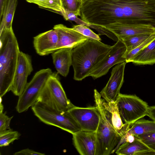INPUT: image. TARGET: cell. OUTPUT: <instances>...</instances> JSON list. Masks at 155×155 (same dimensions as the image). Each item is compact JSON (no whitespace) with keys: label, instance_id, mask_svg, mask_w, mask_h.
Instances as JSON below:
<instances>
[{"label":"cell","instance_id":"obj_26","mask_svg":"<svg viewBox=\"0 0 155 155\" xmlns=\"http://www.w3.org/2000/svg\"><path fill=\"white\" fill-rule=\"evenodd\" d=\"M63 8L74 13L78 16L81 15L82 3L79 0H61Z\"/></svg>","mask_w":155,"mask_h":155},{"label":"cell","instance_id":"obj_33","mask_svg":"<svg viewBox=\"0 0 155 155\" xmlns=\"http://www.w3.org/2000/svg\"><path fill=\"white\" fill-rule=\"evenodd\" d=\"M147 116L155 122V106L149 107Z\"/></svg>","mask_w":155,"mask_h":155},{"label":"cell","instance_id":"obj_20","mask_svg":"<svg viewBox=\"0 0 155 155\" xmlns=\"http://www.w3.org/2000/svg\"><path fill=\"white\" fill-rule=\"evenodd\" d=\"M149 150L150 149L135 137L133 141L124 142L121 144L115 153L118 155H138L140 153Z\"/></svg>","mask_w":155,"mask_h":155},{"label":"cell","instance_id":"obj_12","mask_svg":"<svg viewBox=\"0 0 155 155\" xmlns=\"http://www.w3.org/2000/svg\"><path fill=\"white\" fill-rule=\"evenodd\" d=\"M126 62L117 64L112 69L110 78L107 84L100 93L103 99L107 102H115L120 93L124 82V71Z\"/></svg>","mask_w":155,"mask_h":155},{"label":"cell","instance_id":"obj_27","mask_svg":"<svg viewBox=\"0 0 155 155\" xmlns=\"http://www.w3.org/2000/svg\"><path fill=\"white\" fill-rule=\"evenodd\" d=\"M155 38V33L150 35L145 41L125 56L126 63L130 62L134 57Z\"/></svg>","mask_w":155,"mask_h":155},{"label":"cell","instance_id":"obj_3","mask_svg":"<svg viewBox=\"0 0 155 155\" xmlns=\"http://www.w3.org/2000/svg\"><path fill=\"white\" fill-rule=\"evenodd\" d=\"M0 97L11 91L20 52L13 29L0 32Z\"/></svg>","mask_w":155,"mask_h":155},{"label":"cell","instance_id":"obj_13","mask_svg":"<svg viewBox=\"0 0 155 155\" xmlns=\"http://www.w3.org/2000/svg\"><path fill=\"white\" fill-rule=\"evenodd\" d=\"M58 33L53 29L34 37L33 44L37 54L44 56L52 54L58 50Z\"/></svg>","mask_w":155,"mask_h":155},{"label":"cell","instance_id":"obj_30","mask_svg":"<svg viewBox=\"0 0 155 155\" xmlns=\"http://www.w3.org/2000/svg\"><path fill=\"white\" fill-rule=\"evenodd\" d=\"M61 15L66 20L74 21L78 25H84L89 27L90 24L84 21L74 13L63 9L61 13Z\"/></svg>","mask_w":155,"mask_h":155},{"label":"cell","instance_id":"obj_14","mask_svg":"<svg viewBox=\"0 0 155 155\" xmlns=\"http://www.w3.org/2000/svg\"><path fill=\"white\" fill-rule=\"evenodd\" d=\"M74 145L81 155H97L96 131L80 130L72 134Z\"/></svg>","mask_w":155,"mask_h":155},{"label":"cell","instance_id":"obj_28","mask_svg":"<svg viewBox=\"0 0 155 155\" xmlns=\"http://www.w3.org/2000/svg\"><path fill=\"white\" fill-rule=\"evenodd\" d=\"M72 28L89 39L99 41H101V39L99 35L94 33L88 27L77 25L74 26Z\"/></svg>","mask_w":155,"mask_h":155},{"label":"cell","instance_id":"obj_24","mask_svg":"<svg viewBox=\"0 0 155 155\" xmlns=\"http://www.w3.org/2000/svg\"><path fill=\"white\" fill-rule=\"evenodd\" d=\"M152 34H141L135 35L121 39V40L126 47L124 57L130 51L145 41Z\"/></svg>","mask_w":155,"mask_h":155},{"label":"cell","instance_id":"obj_22","mask_svg":"<svg viewBox=\"0 0 155 155\" xmlns=\"http://www.w3.org/2000/svg\"><path fill=\"white\" fill-rule=\"evenodd\" d=\"M131 126L127 134L134 136L155 131V122L153 120H149L141 118L133 123Z\"/></svg>","mask_w":155,"mask_h":155},{"label":"cell","instance_id":"obj_15","mask_svg":"<svg viewBox=\"0 0 155 155\" xmlns=\"http://www.w3.org/2000/svg\"><path fill=\"white\" fill-rule=\"evenodd\" d=\"M53 29L56 31L59 38L58 49L75 48L88 38L79 32L62 24L56 25Z\"/></svg>","mask_w":155,"mask_h":155},{"label":"cell","instance_id":"obj_35","mask_svg":"<svg viewBox=\"0 0 155 155\" xmlns=\"http://www.w3.org/2000/svg\"><path fill=\"white\" fill-rule=\"evenodd\" d=\"M6 0H0V19H1L3 9Z\"/></svg>","mask_w":155,"mask_h":155},{"label":"cell","instance_id":"obj_7","mask_svg":"<svg viewBox=\"0 0 155 155\" xmlns=\"http://www.w3.org/2000/svg\"><path fill=\"white\" fill-rule=\"evenodd\" d=\"M123 121L131 125L137 120L147 116V103L135 95L120 93L115 101Z\"/></svg>","mask_w":155,"mask_h":155},{"label":"cell","instance_id":"obj_1","mask_svg":"<svg viewBox=\"0 0 155 155\" xmlns=\"http://www.w3.org/2000/svg\"><path fill=\"white\" fill-rule=\"evenodd\" d=\"M81 18L92 25H152L155 27V0H87Z\"/></svg>","mask_w":155,"mask_h":155},{"label":"cell","instance_id":"obj_31","mask_svg":"<svg viewBox=\"0 0 155 155\" xmlns=\"http://www.w3.org/2000/svg\"><path fill=\"white\" fill-rule=\"evenodd\" d=\"M13 117H9L6 115L5 113L0 112V134L12 129L10 125Z\"/></svg>","mask_w":155,"mask_h":155},{"label":"cell","instance_id":"obj_32","mask_svg":"<svg viewBox=\"0 0 155 155\" xmlns=\"http://www.w3.org/2000/svg\"><path fill=\"white\" fill-rule=\"evenodd\" d=\"M14 155H45V154L35 151L33 150L27 148L16 152Z\"/></svg>","mask_w":155,"mask_h":155},{"label":"cell","instance_id":"obj_5","mask_svg":"<svg viewBox=\"0 0 155 155\" xmlns=\"http://www.w3.org/2000/svg\"><path fill=\"white\" fill-rule=\"evenodd\" d=\"M58 74L53 73L50 76L35 104L64 113L74 105L68 98Z\"/></svg>","mask_w":155,"mask_h":155},{"label":"cell","instance_id":"obj_18","mask_svg":"<svg viewBox=\"0 0 155 155\" xmlns=\"http://www.w3.org/2000/svg\"><path fill=\"white\" fill-rule=\"evenodd\" d=\"M73 48H62L52 54L53 62L58 74L66 77L72 65V53Z\"/></svg>","mask_w":155,"mask_h":155},{"label":"cell","instance_id":"obj_6","mask_svg":"<svg viewBox=\"0 0 155 155\" xmlns=\"http://www.w3.org/2000/svg\"><path fill=\"white\" fill-rule=\"evenodd\" d=\"M53 73L50 68H47L41 69L35 74L19 96L16 107L18 113L25 112L35 105L41 91Z\"/></svg>","mask_w":155,"mask_h":155},{"label":"cell","instance_id":"obj_9","mask_svg":"<svg viewBox=\"0 0 155 155\" xmlns=\"http://www.w3.org/2000/svg\"><path fill=\"white\" fill-rule=\"evenodd\" d=\"M126 47L121 39H118L104 57L98 64L90 75L96 79L105 75L115 65L126 62L124 54Z\"/></svg>","mask_w":155,"mask_h":155},{"label":"cell","instance_id":"obj_4","mask_svg":"<svg viewBox=\"0 0 155 155\" xmlns=\"http://www.w3.org/2000/svg\"><path fill=\"white\" fill-rule=\"evenodd\" d=\"M95 106L99 112L100 120L96 131L97 155H109L115 152L122 137L107 119L102 104V98L97 90H94Z\"/></svg>","mask_w":155,"mask_h":155},{"label":"cell","instance_id":"obj_2","mask_svg":"<svg viewBox=\"0 0 155 155\" xmlns=\"http://www.w3.org/2000/svg\"><path fill=\"white\" fill-rule=\"evenodd\" d=\"M111 46L96 40L88 39L73 49L72 66L74 79L81 81L90 75L104 57Z\"/></svg>","mask_w":155,"mask_h":155},{"label":"cell","instance_id":"obj_34","mask_svg":"<svg viewBox=\"0 0 155 155\" xmlns=\"http://www.w3.org/2000/svg\"><path fill=\"white\" fill-rule=\"evenodd\" d=\"M155 155V150L150 149L144 151L140 153L138 155Z\"/></svg>","mask_w":155,"mask_h":155},{"label":"cell","instance_id":"obj_8","mask_svg":"<svg viewBox=\"0 0 155 155\" xmlns=\"http://www.w3.org/2000/svg\"><path fill=\"white\" fill-rule=\"evenodd\" d=\"M31 107L35 115L46 124L57 127L72 134L81 130L67 111L61 113L37 104Z\"/></svg>","mask_w":155,"mask_h":155},{"label":"cell","instance_id":"obj_11","mask_svg":"<svg viewBox=\"0 0 155 155\" xmlns=\"http://www.w3.org/2000/svg\"><path fill=\"white\" fill-rule=\"evenodd\" d=\"M33 70L31 56L20 51L11 91L15 95L19 96L22 93L28 83V78Z\"/></svg>","mask_w":155,"mask_h":155},{"label":"cell","instance_id":"obj_10","mask_svg":"<svg viewBox=\"0 0 155 155\" xmlns=\"http://www.w3.org/2000/svg\"><path fill=\"white\" fill-rule=\"evenodd\" d=\"M67 112L73 118L81 130L96 131L100 120V115L97 107H81L74 105Z\"/></svg>","mask_w":155,"mask_h":155},{"label":"cell","instance_id":"obj_21","mask_svg":"<svg viewBox=\"0 0 155 155\" xmlns=\"http://www.w3.org/2000/svg\"><path fill=\"white\" fill-rule=\"evenodd\" d=\"M17 2V0H6L1 20L0 32L4 29L12 28V21Z\"/></svg>","mask_w":155,"mask_h":155},{"label":"cell","instance_id":"obj_19","mask_svg":"<svg viewBox=\"0 0 155 155\" xmlns=\"http://www.w3.org/2000/svg\"><path fill=\"white\" fill-rule=\"evenodd\" d=\"M131 62L137 65L155 64V38L134 57Z\"/></svg>","mask_w":155,"mask_h":155},{"label":"cell","instance_id":"obj_29","mask_svg":"<svg viewBox=\"0 0 155 155\" xmlns=\"http://www.w3.org/2000/svg\"><path fill=\"white\" fill-rule=\"evenodd\" d=\"M135 136L141 140L150 149L155 150V131Z\"/></svg>","mask_w":155,"mask_h":155},{"label":"cell","instance_id":"obj_36","mask_svg":"<svg viewBox=\"0 0 155 155\" xmlns=\"http://www.w3.org/2000/svg\"><path fill=\"white\" fill-rule=\"evenodd\" d=\"M82 4L84 2L87 0H79Z\"/></svg>","mask_w":155,"mask_h":155},{"label":"cell","instance_id":"obj_17","mask_svg":"<svg viewBox=\"0 0 155 155\" xmlns=\"http://www.w3.org/2000/svg\"><path fill=\"white\" fill-rule=\"evenodd\" d=\"M118 38L121 39L135 35L155 33V27L152 25L112 24L105 27Z\"/></svg>","mask_w":155,"mask_h":155},{"label":"cell","instance_id":"obj_16","mask_svg":"<svg viewBox=\"0 0 155 155\" xmlns=\"http://www.w3.org/2000/svg\"><path fill=\"white\" fill-rule=\"evenodd\" d=\"M102 102L107 119L112 127L122 138L127 134L131 125L123 121L115 102H107L102 98Z\"/></svg>","mask_w":155,"mask_h":155},{"label":"cell","instance_id":"obj_25","mask_svg":"<svg viewBox=\"0 0 155 155\" xmlns=\"http://www.w3.org/2000/svg\"><path fill=\"white\" fill-rule=\"evenodd\" d=\"M20 134L12 129L0 134V146L1 147L8 146L15 140L18 139Z\"/></svg>","mask_w":155,"mask_h":155},{"label":"cell","instance_id":"obj_23","mask_svg":"<svg viewBox=\"0 0 155 155\" xmlns=\"http://www.w3.org/2000/svg\"><path fill=\"white\" fill-rule=\"evenodd\" d=\"M35 4L39 7L50 10L61 15L63 8L61 0H25Z\"/></svg>","mask_w":155,"mask_h":155}]
</instances>
